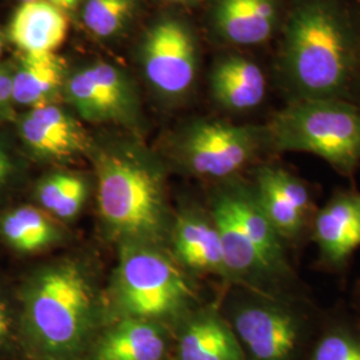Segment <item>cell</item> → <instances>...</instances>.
<instances>
[{
    "instance_id": "6da1fadb",
    "label": "cell",
    "mask_w": 360,
    "mask_h": 360,
    "mask_svg": "<svg viewBox=\"0 0 360 360\" xmlns=\"http://www.w3.org/2000/svg\"><path fill=\"white\" fill-rule=\"evenodd\" d=\"M272 51L274 89L283 103L360 104V0H290Z\"/></svg>"
},
{
    "instance_id": "7a4b0ae2",
    "label": "cell",
    "mask_w": 360,
    "mask_h": 360,
    "mask_svg": "<svg viewBox=\"0 0 360 360\" xmlns=\"http://www.w3.org/2000/svg\"><path fill=\"white\" fill-rule=\"evenodd\" d=\"M107 324L91 276L77 262L43 266L22 287L19 330L28 360H84Z\"/></svg>"
},
{
    "instance_id": "3957f363",
    "label": "cell",
    "mask_w": 360,
    "mask_h": 360,
    "mask_svg": "<svg viewBox=\"0 0 360 360\" xmlns=\"http://www.w3.org/2000/svg\"><path fill=\"white\" fill-rule=\"evenodd\" d=\"M94 159L104 224L126 243L154 245L167 223L160 168L134 147L99 150Z\"/></svg>"
},
{
    "instance_id": "277c9868",
    "label": "cell",
    "mask_w": 360,
    "mask_h": 360,
    "mask_svg": "<svg viewBox=\"0 0 360 360\" xmlns=\"http://www.w3.org/2000/svg\"><path fill=\"white\" fill-rule=\"evenodd\" d=\"M266 123L275 156L314 155L345 178L359 171L360 104L342 99L296 101L283 103Z\"/></svg>"
},
{
    "instance_id": "5b68a950",
    "label": "cell",
    "mask_w": 360,
    "mask_h": 360,
    "mask_svg": "<svg viewBox=\"0 0 360 360\" xmlns=\"http://www.w3.org/2000/svg\"><path fill=\"white\" fill-rule=\"evenodd\" d=\"M250 290L223 312L245 360H306L322 323L307 296Z\"/></svg>"
},
{
    "instance_id": "8992f818",
    "label": "cell",
    "mask_w": 360,
    "mask_h": 360,
    "mask_svg": "<svg viewBox=\"0 0 360 360\" xmlns=\"http://www.w3.org/2000/svg\"><path fill=\"white\" fill-rule=\"evenodd\" d=\"M174 153L186 172L219 183L275 158L267 123L238 124L218 117L188 122L174 141Z\"/></svg>"
},
{
    "instance_id": "52a82bcc",
    "label": "cell",
    "mask_w": 360,
    "mask_h": 360,
    "mask_svg": "<svg viewBox=\"0 0 360 360\" xmlns=\"http://www.w3.org/2000/svg\"><path fill=\"white\" fill-rule=\"evenodd\" d=\"M124 247L115 275L117 319L178 323L193 311V288L169 257L151 245Z\"/></svg>"
},
{
    "instance_id": "ba28073f",
    "label": "cell",
    "mask_w": 360,
    "mask_h": 360,
    "mask_svg": "<svg viewBox=\"0 0 360 360\" xmlns=\"http://www.w3.org/2000/svg\"><path fill=\"white\" fill-rule=\"evenodd\" d=\"M138 59L150 87L178 103L193 95L202 71V39L188 18L163 15L143 34Z\"/></svg>"
},
{
    "instance_id": "9c48e42d",
    "label": "cell",
    "mask_w": 360,
    "mask_h": 360,
    "mask_svg": "<svg viewBox=\"0 0 360 360\" xmlns=\"http://www.w3.org/2000/svg\"><path fill=\"white\" fill-rule=\"evenodd\" d=\"M63 98L77 115L91 123L135 127L141 101L129 72L108 62H94L68 72Z\"/></svg>"
},
{
    "instance_id": "30bf717a",
    "label": "cell",
    "mask_w": 360,
    "mask_h": 360,
    "mask_svg": "<svg viewBox=\"0 0 360 360\" xmlns=\"http://www.w3.org/2000/svg\"><path fill=\"white\" fill-rule=\"evenodd\" d=\"M257 205L288 248L300 245L311 230L316 207L306 180L267 159L251 168Z\"/></svg>"
},
{
    "instance_id": "8fae6325",
    "label": "cell",
    "mask_w": 360,
    "mask_h": 360,
    "mask_svg": "<svg viewBox=\"0 0 360 360\" xmlns=\"http://www.w3.org/2000/svg\"><path fill=\"white\" fill-rule=\"evenodd\" d=\"M290 0H207V34L221 50L248 51L274 46Z\"/></svg>"
},
{
    "instance_id": "7c38bea8",
    "label": "cell",
    "mask_w": 360,
    "mask_h": 360,
    "mask_svg": "<svg viewBox=\"0 0 360 360\" xmlns=\"http://www.w3.org/2000/svg\"><path fill=\"white\" fill-rule=\"evenodd\" d=\"M208 94L220 110L248 114L263 107L274 82L270 65L240 50H221L207 75ZM275 90V89H274Z\"/></svg>"
},
{
    "instance_id": "4fadbf2b",
    "label": "cell",
    "mask_w": 360,
    "mask_h": 360,
    "mask_svg": "<svg viewBox=\"0 0 360 360\" xmlns=\"http://www.w3.org/2000/svg\"><path fill=\"white\" fill-rule=\"evenodd\" d=\"M15 122L23 148L37 160L65 162L92 151L87 131L58 103L26 110Z\"/></svg>"
},
{
    "instance_id": "5bb4252c",
    "label": "cell",
    "mask_w": 360,
    "mask_h": 360,
    "mask_svg": "<svg viewBox=\"0 0 360 360\" xmlns=\"http://www.w3.org/2000/svg\"><path fill=\"white\" fill-rule=\"evenodd\" d=\"M309 236L321 264L328 270H342L360 247V191H336L316 210Z\"/></svg>"
},
{
    "instance_id": "9a60e30c",
    "label": "cell",
    "mask_w": 360,
    "mask_h": 360,
    "mask_svg": "<svg viewBox=\"0 0 360 360\" xmlns=\"http://www.w3.org/2000/svg\"><path fill=\"white\" fill-rule=\"evenodd\" d=\"M172 348L163 323L119 318L98 335L84 360H167Z\"/></svg>"
},
{
    "instance_id": "2e32d148",
    "label": "cell",
    "mask_w": 360,
    "mask_h": 360,
    "mask_svg": "<svg viewBox=\"0 0 360 360\" xmlns=\"http://www.w3.org/2000/svg\"><path fill=\"white\" fill-rule=\"evenodd\" d=\"M176 360H245L243 348L221 311L193 309L176 324Z\"/></svg>"
},
{
    "instance_id": "e0dca14e",
    "label": "cell",
    "mask_w": 360,
    "mask_h": 360,
    "mask_svg": "<svg viewBox=\"0 0 360 360\" xmlns=\"http://www.w3.org/2000/svg\"><path fill=\"white\" fill-rule=\"evenodd\" d=\"M172 242L176 259L184 267L230 281L220 235L210 210L187 211L180 215Z\"/></svg>"
},
{
    "instance_id": "ac0fdd59",
    "label": "cell",
    "mask_w": 360,
    "mask_h": 360,
    "mask_svg": "<svg viewBox=\"0 0 360 360\" xmlns=\"http://www.w3.org/2000/svg\"><path fill=\"white\" fill-rule=\"evenodd\" d=\"M68 72L65 59L56 52H18L13 60L15 107L31 110L46 104L58 103V98H63Z\"/></svg>"
},
{
    "instance_id": "d6986e66",
    "label": "cell",
    "mask_w": 360,
    "mask_h": 360,
    "mask_svg": "<svg viewBox=\"0 0 360 360\" xmlns=\"http://www.w3.org/2000/svg\"><path fill=\"white\" fill-rule=\"evenodd\" d=\"M67 34V13L44 0L19 4L6 28L7 41L22 53L56 52Z\"/></svg>"
},
{
    "instance_id": "ffe728a7",
    "label": "cell",
    "mask_w": 360,
    "mask_h": 360,
    "mask_svg": "<svg viewBox=\"0 0 360 360\" xmlns=\"http://www.w3.org/2000/svg\"><path fill=\"white\" fill-rule=\"evenodd\" d=\"M0 236L15 251L35 254L59 242L62 232L41 208L22 206L0 217Z\"/></svg>"
},
{
    "instance_id": "44dd1931",
    "label": "cell",
    "mask_w": 360,
    "mask_h": 360,
    "mask_svg": "<svg viewBox=\"0 0 360 360\" xmlns=\"http://www.w3.org/2000/svg\"><path fill=\"white\" fill-rule=\"evenodd\" d=\"M89 181L77 172H52L39 180L35 198L43 211L62 220L75 218L86 205Z\"/></svg>"
},
{
    "instance_id": "7402d4cb",
    "label": "cell",
    "mask_w": 360,
    "mask_h": 360,
    "mask_svg": "<svg viewBox=\"0 0 360 360\" xmlns=\"http://www.w3.org/2000/svg\"><path fill=\"white\" fill-rule=\"evenodd\" d=\"M138 11V0H84L82 22L94 37L114 39L129 30Z\"/></svg>"
},
{
    "instance_id": "603a6c76",
    "label": "cell",
    "mask_w": 360,
    "mask_h": 360,
    "mask_svg": "<svg viewBox=\"0 0 360 360\" xmlns=\"http://www.w3.org/2000/svg\"><path fill=\"white\" fill-rule=\"evenodd\" d=\"M306 360H360V326L334 319L321 323Z\"/></svg>"
},
{
    "instance_id": "cb8c5ba5",
    "label": "cell",
    "mask_w": 360,
    "mask_h": 360,
    "mask_svg": "<svg viewBox=\"0 0 360 360\" xmlns=\"http://www.w3.org/2000/svg\"><path fill=\"white\" fill-rule=\"evenodd\" d=\"M23 355L19 312L15 315L8 302L0 295V360L11 359Z\"/></svg>"
},
{
    "instance_id": "d4e9b609",
    "label": "cell",
    "mask_w": 360,
    "mask_h": 360,
    "mask_svg": "<svg viewBox=\"0 0 360 360\" xmlns=\"http://www.w3.org/2000/svg\"><path fill=\"white\" fill-rule=\"evenodd\" d=\"M22 163L11 144L0 134V193L6 191L19 176Z\"/></svg>"
},
{
    "instance_id": "484cf974",
    "label": "cell",
    "mask_w": 360,
    "mask_h": 360,
    "mask_svg": "<svg viewBox=\"0 0 360 360\" xmlns=\"http://www.w3.org/2000/svg\"><path fill=\"white\" fill-rule=\"evenodd\" d=\"M13 99V60L0 62V123L16 119Z\"/></svg>"
},
{
    "instance_id": "4316f807",
    "label": "cell",
    "mask_w": 360,
    "mask_h": 360,
    "mask_svg": "<svg viewBox=\"0 0 360 360\" xmlns=\"http://www.w3.org/2000/svg\"><path fill=\"white\" fill-rule=\"evenodd\" d=\"M44 1H47L49 4H51L58 10L68 15L70 13H74L80 4H83L84 0H44Z\"/></svg>"
},
{
    "instance_id": "83f0119b",
    "label": "cell",
    "mask_w": 360,
    "mask_h": 360,
    "mask_svg": "<svg viewBox=\"0 0 360 360\" xmlns=\"http://www.w3.org/2000/svg\"><path fill=\"white\" fill-rule=\"evenodd\" d=\"M7 43L8 41H7V37H6V30L0 26V62H3L1 58H3V53L6 51Z\"/></svg>"
},
{
    "instance_id": "f1b7e54d",
    "label": "cell",
    "mask_w": 360,
    "mask_h": 360,
    "mask_svg": "<svg viewBox=\"0 0 360 360\" xmlns=\"http://www.w3.org/2000/svg\"><path fill=\"white\" fill-rule=\"evenodd\" d=\"M166 1L172 3V4H178V6H193V4H198L205 0H166Z\"/></svg>"
},
{
    "instance_id": "f546056e",
    "label": "cell",
    "mask_w": 360,
    "mask_h": 360,
    "mask_svg": "<svg viewBox=\"0 0 360 360\" xmlns=\"http://www.w3.org/2000/svg\"><path fill=\"white\" fill-rule=\"evenodd\" d=\"M18 1L22 4V3H28V1H34V0H18Z\"/></svg>"
},
{
    "instance_id": "4dcf8cb0",
    "label": "cell",
    "mask_w": 360,
    "mask_h": 360,
    "mask_svg": "<svg viewBox=\"0 0 360 360\" xmlns=\"http://www.w3.org/2000/svg\"><path fill=\"white\" fill-rule=\"evenodd\" d=\"M359 303H360V296H359Z\"/></svg>"
}]
</instances>
